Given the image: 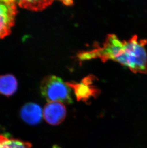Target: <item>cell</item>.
<instances>
[{"mask_svg":"<svg viewBox=\"0 0 147 148\" xmlns=\"http://www.w3.org/2000/svg\"><path fill=\"white\" fill-rule=\"evenodd\" d=\"M18 82L14 76L7 74L0 76V94L10 97L16 92Z\"/></svg>","mask_w":147,"mask_h":148,"instance_id":"52a82bcc","label":"cell"},{"mask_svg":"<svg viewBox=\"0 0 147 148\" xmlns=\"http://www.w3.org/2000/svg\"><path fill=\"white\" fill-rule=\"evenodd\" d=\"M8 138H6L5 136H4L3 135H0V148H1L3 143H4V141L6 140Z\"/></svg>","mask_w":147,"mask_h":148,"instance_id":"30bf717a","label":"cell"},{"mask_svg":"<svg viewBox=\"0 0 147 148\" xmlns=\"http://www.w3.org/2000/svg\"><path fill=\"white\" fill-rule=\"evenodd\" d=\"M67 110L60 102H49L44 106L43 115L47 123L53 126L60 124L65 119Z\"/></svg>","mask_w":147,"mask_h":148,"instance_id":"5b68a950","label":"cell"},{"mask_svg":"<svg viewBox=\"0 0 147 148\" xmlns=\"http://www.w3.org/2000/svg\"><path fill=\"white\" fill-rule=\"evenodd\" d=\"M135 39L132 38L128 41H121L115 34H108L102 47L88 51H81L78 54L80 61L99 58L105 62L108 60L118 62L120 64L132 68L135 57Z\"/></svg>","mask_w":147,"mask_h":148,"instance_id":"6da1fadb","label":"cell"},{"mask_svg":"<svg viewBox=\"0 0 147 148\" xmlns=\"http://www.w3.org/2000/svg\"><path fill=\"white\" fill-rule=\"evenodd\" d=\"M95 77L90 75L86 76L79 83L75 82H66V84L74 90L78 101L88 102L91 98H97L101 91L94 85Z\"/></svg>","mask_w":147,"mask_h":148,"instance_id":"277c9868","label":"cell"},{"mask_svg":"<svg viewBox=\"0 0 147 148\" xmlns=\"http://www.w3.org/2000/svg\"><path fill=\"white\" fill-rule=\"evenodd\" d=\"M61 2L66 6H72L74 4V2L72 1H62Z\"/></svg>","mask_w":147,"mask_h":148,"instance_id":"8fae6325","label":"cell"},{"mask_svg":"<svg viewBox=\"0 0 147 148\" xmlns=\"http://www.w3.org/2000/svg\"><path fill=\"white\" fill-rule=\"evenodd\" d=\"M42 95L49 102H59L62 103H72L71 90L62 79L55 75L45 77L41 83Z\"/></svg>","mask_w":147,"mask_h":148,"instance_id":"7a4b0ae2","label":"cell"},{"mask_svg":"<svg viewBox=\"0 0 147 148\" xmlns=\"http://www.w3.org/2000/svg\"><path fill=\"white\" fill-rule=\"evenodd\" d=\"M20 115L25 123L34 126L38 124L42 119V109L36 103H27L22 106Z\"/></svg>","mask_w":147,"mask_h":148,"instance_id":"8992f818","label":"cell"},{"mask_svg":"<svg viewBox=\"0 0 147 148\" xmlns=\"http://www.w3.org/2000/svg\"><path fill=\"white\" fill-rule=\"evenodd\" d=\"M32 144L17 139H7L3 143L1 148H31Z\"/></svg>","mask_w":147,"mask_h":148,"instance_id":"9c48e42d","label":"cell"},{"mask_svg":"<svg viewBox=\"0 0 147 148\" xmlns=\"http://www.w3.org/2000/svg\"><path fill=\"white\" fill-rule=\"evenodd\" d=\"M53 1H17L20 7L33 11H40L48 7Z\"/></svg>","mask_w":147,"mask_h":148,"instance_id":"ba28073f","label":"cell"},{"mask_svg":"<svg viewBox=\"0 0 147 148\" xmlns=\"http://www.w3.org/2000/svg\"><path fill=\"white\" fill-rule=\"evenodd\" d=\"M17 3L13 0H0V39L10 35L17 14Z\"/></svg>","mask_w":147,"mask_h":148,"instance_id":"3957f363","label":"cell"}]
</instances>
